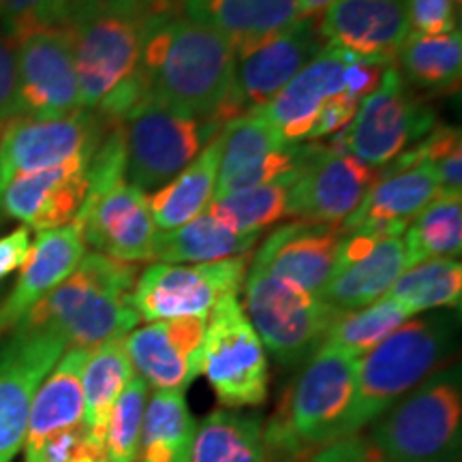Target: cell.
<instances>
[{"label": "cell", "mask_w": 462, "mask_h": 462, "mask_svg": "<svg viewBox=\"0 0 462 462\" xmlns=\"http://www.w3.org/2000/svg\"><path fill=\"white\" fill-rule=\"evenodd\" d=\"M338 0H298V15L300 20H315L328 7H332Z\"/></svg>", "instance_id": "obj_49"}, {"label": "cell", "mask_w": 462, "mask_h": 462, "mask_svg": "<svg viewBox=\"0 0 462 462\" xmlns=\"http://www.w3.org/2000/svg\"><path fill=\"white\" fill-rule=\"evenodd\" d=\"M246 317L274 360L304 364L323 345L338 310L276 276L248 268L245 281Z\"/></svg>", "instance_id": "obj_10"}, {"label": "cell", "mask_w": 462, "mask_h": 462, "mask_svg": "<svg viewBox=\"0 0 462 462\" xmlns=\"http://www.w3.org/2000/svg\"><path fill=\"white\" fill-rule=\"evenodd\" d=\"M86 3H99V5H142V7H148L150 14L154 11V5L157 0H71V9L75 5H86ZM71 14V11H69Z\"/></svg>", "instance_id": "obj_50"}, {"label": "cell", "mask_w": 462, "mask_h": 462, "mask_svg": "<svg viewBox=\"0 0 462 462\" xmlns=\"http://www.w3.org/2000/svg\"><path fill=\"white\" fill-rule=\"evenodd\" d=\"M125 143V180L140 190L165 187L210 143L223 125L143 99L118 123Z\"/></svg>", "instance_id": "obj_7"}, {"label": "cell", "mask_w": 462, "mask_h": 462, "mask_svg": "<svg viewBox=\"0 0 462 462\" xmlns=\"http://www.w3.org/2000/svg\"><path fill=\"white\" fill-rule=\"evenodd\" d=\"M180 14L227 39L236 56L279 37L300 20L298 0H182Z\"/></svg>", "instance_id": "obj_27"}, {"label": "cell", "mask_w": 462, "mask_h": 462, "mask_svg": "<svg viewBox=\"0 0 462 462\" xmlns=\"http://www.w3.org/2000/svg\"><path fill=\"white\" fill-rule=\"evenodd\" d=\"M409 268L439 257H458L462 248V193L439 190L404 229Z\"/></svg>", "instance_id": "obj_37"}, {"label": "cell", "mask_w": 462, "mask_h": 462, "mask_svg": "<svg viewBox=\"0 0 462 462\" xmlns=\"http://www.w3.org/2000/svg\"><path fill=\"white\" fill-rule=\"evenodd\" d=\"M398 71L420 90L435 95H452L460 88L462 37L449 34L409 32L396 56Z\"/></svg>", "instance_id": "obj_33"}, {"label": "cell", "mask_w": 462, "mask_h": 462, "mask_svg": "<svg viewBox=\"0 0 462 462\" xmlns=\"http://www.w3.org/2000/svg\"><path fill=\"white\" fill-rule=\"evenodd\" d=\"M198 374L229 411L262 407L268 398V356L238 296H225L208 313Z\"/></svg>", "instance_id": "obj_8"}, {"label": "cell", "mask_w": 462, "mask_h": 462, "mask_svg": "<svg viewBox=\"0 0 462 462\" xmlns=\"http://www.w3.org/2000/svg\"><path fill=\"white\" fill-rule=\"evenodd\" d=\"M458 28V5L454 0H409V32L449 34Z\"/></svg>", "instance_id": "obj_43"}, {"label": "cell", "mask_w": 462, "mask_h": 462, "mask_svg": "<svg viewBox=\"0 0 462 462\" xmlns=\"http://www.w3.org/2000/svg\"><path fill=\"white\" fill-rule=\"evenodd\" d=\"M300 143H287L262 112H246L223 126L215 199L273 182L296 171Z\"/></svg>", "instance_id": "obj_19"}, {"label": "cell", "mask_w": 462, "mask_h": 462, "mask_svg": "<svg viewBox=\"0 0 462 462\" xmlns=\"http://www.w3.org/2000/svg\"><path fill=\"white\" fill-rule=\"evenodd\" d=\"M20 116L17 101V71L11 45L0 42V129Z\"/></svg>", "instance_id": "obj_46"}, {"label": "cell", "mask_w": 462, "mask_h": 462, "mask_svg": "<svg viewBox=\"0 0 462 462\" xmlns=\"http://www.w3.org/2000/svg\"><path fill=\"white\" fill-rule=\"evenodd\" d=\"M109 129L90 109L54 120L17 116L0 129V184L17 173L50 170L69 161L92 157Z\"/></svg>", "instance_id": "obj_14"}, {"label": "cell", "mask_w": 462, "mask_h": 462, "mask_svg": "<svg viewBox=\"0 0 462 462\" xmlns=\"http://www.w3.org/2000/svg\"><path fill=\"white\" fill-rule=\"evenodd\" d=\"M90 349L69 346L51 368L32 398L26 426V456L42 448L45 439L56 432L79 426L84 420L82 374Z\"/></svg>", "instance_id": "obj_28"}, {"label": "cell", "mask_w": 462, "mask_h": 462, "mask_svg": "<svg viewBox=\"0 0 462 462\" xmlns=\"http://www.w3.org/2000/svg\"><path fill=\"white\" fill-rule=\"evenodd\" d=\"M373 462H381V460H377V458H373Z\"/></svg>", "instance_id": "obj_53"}, {"label": "cell", "mask_w": 462, "mask_h": 462, "mask_svg": "<svg viewBox=\"0 0 462 462\" xmlns=\"http://www.w3.org/2000/svg\"><path fill=\"white\" fill-rule=\"evenodd\" d=\"M420 161L435 173L439 189L449 193L462 190V137L460 129L449 125H435L424 140L413 146Z\"/></svg>", "instance_id": "obj_40"}, {"label": "cell", "mask_w": 462, "mask_h": 462, "mask_svg": "<svg viewBox=\"0 0 462 462\" xmlns=\"http://www.w3.org/2000/svg\"><path fill=\"white\" fill-rule=\"evenodd\" d=\"M385 298L409 315L435 309H458L462 298V265L454 257H439L411 265L398 276Z\"/></svg>", "instance_id": "obj_36"}, {"label": "cell", "mask_w": 462, "mask_h": 462, "mask_svg": "<svg viewBox=\"0 0 462 462\" xmlns=\"http://www.w3.org/2000/svg\"><path fill=\"white\" fill-rule=\"evenodd\" d=\"M24 462H106V454L92 446L84 426L60 430L42 443L32 456Z\"/></svg>", "instance_id": "obj_42"}, {"label": "cell", "mask_w": 462, "mask_h": 462, "mask_svg": "<svg viewBox=\"0 0 462 462\" xmlns=\"http://www.w3.org/2000/svg\"><path fill=\"white\" fill-rule=\"evenodd\" d=\"M357 357L321 345L281 396L262 426L268 462H309L321 448L338 441L356 396Z\"/></svg>", "instance_id": "obj_2"}, {"label": "cell", "mask_w": 462, "mask_h": 462, "mask_svg": "<svg viewBox=\"0 0 462 462\" xmlns=\"http://www.w3.org/2000/svg\"><path fill=\"white\" fill-rule=\"evenodd\" d=\"M246 273V255L210 263H152L137 276L131 306L146 321L208 317L225 296H238Z\"/></svg>", "instance_id": "obj_11"}, {"label": "cell", "mask_w": 462, "mask_h": 462, "mask_svg": "<svg viewBox=\"0 0 462 462\" xmlns=\"http://www.w3.org/2000/svg\"><path fill=\"white\" fill-rule=\"evenodd\" d=\"M189 462H268L262 420L229 409L206 415L195 432Z\"/></svg>", "instance_id": "obj_34"}, {"label": "cell", "mask_w": 462, "mask_h": 462, "mask_svg": "<svg viewBox=\"0 0 462 462\" xmlns=\"http://www.w3.org/2000/svg\"><path fill=\"white\" fill-rule=\"evenodd\" d=\"M435 173L420 161L413 146L379 170V180L368 190L362 206L340 225V234H368L392 238L404 234L409 223L439 193Z\"/></svg>", "instance_id": "obj_18"}, {"label": "cell", "mask_w": 462, "mask_h": 462, "mask_svg": "<svg viewBox=\"0 0 462 462\" xmlns=\"http://www.w3.org/2000/svg\"><path fill=\"white\" fill-rule=\"evenodd\" d=\"M357 106H360V101H357L356 97L346 95L345 90L338 92V95H334L332 99H328L321 106L319 114H317V120L313 125V131H310L309 135V142H315L326 135H334V133L345 129V126L354 120Z\"/></svg>", "instance_id": "obj_45"}, {"label": "cell", "mask_w": 462, "mask_h": 462, "mask_svg": "<svg viewBox=\"0 0 462 462\" xmlns=\"http://www.w3.org/2000/svg\"><path fill=\"white\" fill-rule=\"evenodd\" d=\"M435 125L432 107L407 90L398 67L392 65L385 69L377 88L360 101L354 120L334 133L328 148L371 167H385L424 140Z\"/></svg>", "instance_id": "obj_9"}, {"label": "cell", "mask_w": 462, "mask_h": 462, "mask_svg": "<svg viewBox=\"0 0 462 462\" xmlns=\"http://www.w3.org/2000/svg\"><path fill=\"white\" fill-rule=\"evenodd\" d=\"M86 246L123 263L154 262L161 231L154 225L146 193L126 180L116 182L97 199L84 201L73 218Z\"/></svg>", "instance_id": "obj_17"}, {"label": "cell", "mask_w": 462, "mask_h": 462, "mask_svg": "<svg viewBox=\"0 0 462 462\" xmlns=\"http://www.w3.org/2000/svg\"><path fill=\"white\" fill-rule=\"evenodd\" d=\"M133 379V364L126 354L125 337L112 338L90 349L82 374L84 420L82 426L92 446L106 454V429L109 413Z\"/></svg>", "instance_id": "obj_30"}, {"label": "cell", "mask_w": 462, "mask_h": 462, "mask_svg": "<svg viewBox=\"0 0 462 462\" xmlns=\"http://www.w3.org/2000/svg\"><path fill=\"white\" fill-rule=\"evenodd\" d=\"M198 421L184 392L157 390L143 415L135 462H189Z\"/></svg>", "instance_id": "obj_31"}, {"label": "cell", "mask_w": 462, "mask_h": 462, "mask_svg": "<svg viewBox=\"0 0 462 462\" xmlns=\"http://www.w3.org/2000/svg\"><path fill=\"white\" fill-rule=\"evenodd\" d=\"M454 3H456V5H458V7H460V0H454Z\"/></svg>", "instance_id": "obj_51"}, {"label": "cell", "mask_w": 462, "mask_h": 462, "mask_svg": "<svg viewBox=\"0 0 462 462\" xmlns=\"http://www.w3.org/2000/svg\"><path fill=\"white\" fill-rule=\"evenodd\" d=\"M345 51L323 48L262 112L287 143L309 140L323 103L343 92Z\"/></svg>", "instance_id": "obj_26"}, {"label": "cell", "mask_w": 462, "mask_h": 462, "mask_svg": "<svg viewBox=\"0 0 462 462\" xmlns=\"http://www.w3.org/2000/svg\"><path fill=\"white\" fill-rule=\"evenodd\" d=\"M86 255L82 227L71 221L65 227L39 231L14 291L0 304V337L14 332L32 306L39 304L78 268Z\"/></svg>", "instance_id": "obj_25"}, {"label": "cell", "mask_w": 462, "mask_h": 462, "mask_svg": "<svg viewBox=\"0 0 462 462\" xmlns=\"http://www.w3.org/2000/svg\"><path fill=\"white\" fill-rule=\"evenodd\" d=\"M140 270L101 253L84 255L78 268L34 304L20 326L56 332L69 346L95 349L123 338L140 323L131 306V291Z\"/></svg>", "instance_id": "obj_3"}, {"label": "cell", "mask_w": 462, "mask_h": 462, "mask_svg": "<svg viewBox=\"0 0 462 462\" xmlns=\"http://www.w3.org/2000/svg\"><path fill=\"white\" fill-rule=\"evenodd\" d=\"M150 9L142 5H75L65 26L71 32L79 103L95 112L140 71Z\"/></svg>", "instance_id": "obj_6"}, {"label": "cell", "mask_w": 462, "mask_h": 462, "mask_svg": "<svg viewBox=\"0 0 462 462\" xmlns=\"http://www.w3.org/2000/svg\"><path fill=\"white\" fill-rule=\"evenodd\" d=\"M223 131L165 187L150 198V212L159 231H173L198 218L215 199Z\"/></svg>", "instance_id": "obj_29"}, {"label": "cell", "mask_w": 462, "mask_h": 462, "mask_svg": "<svg viewBox=\"0 0 462 462\" xmlns=\"http://www.w3.org/2000/svg\"><path fill=\"white\" fill-rule=\"evenodd\" d=\"M71 0H0V24L9 34L65 24Z\"/></svg>", "instance_id": "obj_41"}, {"label": "cell", "mask_w": 462, "mask_h": 462, "mask_svg": "<svg viewBox=\"0 0 462 462\" xmlns=\"http://www.w3.org/2000/svg\"><path fill=\"white\" fill-rule=\"evenodd\" d=\"M309 462H373V454L366 439L351 435L321 448Z\"/></svg>", "instance_id": "obj_48"}, {"label": "cell", "mask_w": 462, "mask_h": 462, "mask_svg": "<svg viewBox=\"0 0 462 462\" xmlns=\"http://www.w3.org/2000/svg\"><path fill=\"white\" fill-rule=\"evenodd\" d=\"M206 317L152 321L126 334L125 346L146 383L165 392H184L198 377Z\"/></svg>", "instance_id": "obj_24"}, {"label": "cell", "mask_w": 462, "mask_h": 462, "mask_svg": "<svg viewBox=\"0 0 462 462\" xmlns=\"http://www.w3.org/2000/svg\"><path fill=\"white\" fill-rule=\"evenodd\" d=\"M379 170L328 146L300 143V165L289 189L287 217L340 227L366 199L379 180Z\"/></svg>", "instance_id": "obj_13"}, {"label": "cell", "mask_w": 462, "mask_h": 462, "mask_svg": "<svg viewBox=\"0 0 462 462\" xmlns=\"http://www.w3.org/2000/svg\"><path fill=\"white\" fill-rule=\"evenodd\" d=\"M317 28L328 48L396 65L409 34V0H338L323 11Z\"/></svg>", "instance_id": "obj_23"}, {"label": "cell", "mask_w": 462, "mask_h": 462, "mask_svg": "<svg viewBox=\"0 0 462 462\" xmlns=\"http://www.w3.org/2000/svg\"><path fill=\"white\" fill-rule=\"evenodd\" d=\"M456 326L449 315L404 321L357 362L356 396L338 439L357 435L424 383L452 356Z\"/></svg>", "instance_id": "obj_4"}, {"label": "cell", "mask_w": 462, "mask_h": 462, "mask_svg": "<svg viewBox=\"0 0 462 462\" xmlns=\"http://www.w3.org/2000/svg\"><path fill=\"white\" fill-rule=\"evenodd\" d=\"M407 268V248L401 236L374 238L368 234H343L337 265L321 300L338 313L364 309L385 298Z\"/></svg>", "instance_id": "obj_20"}, {"label": "cell", "mask_w": 462, "mask_h": 462, "mask_svg": "<svg viewBox=\"0 0 462 462\" xmlns=\"http://www.w3.org/2000/svg\"><path fill=\"white\" fill-rule=\"evenodd\" d=\"M236 51L217 31L184 15H150L140 75L150 99L223 123L234 84Z\"/></svg>", "instance_id": "obj_1"}, {"label": "cell", "mask_w": 462, "mask_h": 462, "mask_svg": "<svg viewBox=\"0 0 462 462\" xmlns=\"http://www.w3.org/2000/svg\"><path fill=\"white\" fill-rule=\"evenodd\" d=\"M366 439L381 462H452L460 448V368L432 373L379 420Z\"/></svg>", "instance_id": "obj_5"}, {"label": "cell", "mask_w": 462, "mask_h": 462, "mask_svg": "<svg viewBox=\"0 0 462 462\" xmlns=\"http://www.w3.org/2000/svg\"><path fill=\"white\" fill-rule=\"evenodd\" d=\"M31 229L24 227V225L0 236V281L7 279L15 270H22V265L28 259V253H31Z\"/></svg>", "instance_id": "obj_47"}, {"label": "cell", "mask_w": 462, "mask_h": 462, "mask_svg": "<svg viewBox=\"0 0 462 462\" xmlns=\"http://www.w3.org/2000/svg\"><path fill=\"white\" fill-rule=\"evenodd\" d=\"M0 195H3V184H0Z\"/></svg>", "instance_id": "obj_52"}, {"label": "cell", "mask_w": 462, "mask_h": 462, "mask_svg": "<svg viewBox=\"0 0 462 462\" xmlns=\"http://www.w3.org/2000/svg\"><path fill=\"white\" fill-rule=\"evenodd\" d=\"M65 349L56 332L28 326H17L0 346V462L20 452L32 398Z\"/></svg>", "instance_id": "obj_15"}, {"label": "cell", "mask_w": 462, "mask_h": 462, "mask_svg": "<svg viewBox=\"0 0 462 462\" xmlns=\"http://www.w3.org/2000/svg\"><path fill=\"white\" fill-rule=\"evenodd\" d=\"M388 67H392V62L381 60V58L357 56L351 54V51H345L343 90L346 95L356 97L357 101L366 99V97L377 88Z\"/></svg>", "instance_id": "obj_44"}, {"label": "cell", "mask_w": 462, "mask_h": 462, "mask_svg": "<svg viewBox=\"0 0 462 462\" xmlns=\"http://www.w3.org/2000/svg\"><path fill=\"white\" fill-rule=\"evenodd\" d=\"M90 159L82 157L50 170L17 173L3 189L0 212L24 223L28 229L65 227L84 206Z\"/></svg>", "instance_id": "obj_21"}, {"label": "cell", "mask_w": 462, "mask_h": 462, "mask_svg": "<svg viewBox=\"0 0 462 462\" xmlns=\"http://www.w3.org/2000/svg\"><path fill=\"white\" fill-rule=\"evenodd\" d=\"M326 48L315 20L291 28L236 56L234 84L223 109V123L268 106L319 51Z\"/></svg>", "instance_id": "obj_16"}, {"label": "cell", "mask_w": 462, "mask_h": 462, "mask_svg": "<svg viewBox=\"0 0 462 462\" xmlns=\"http://www.w3.org/2000/svg\"><path fill=\"white\" fill-rule=\"evenodd\" d=\"M263 234H234L208 212L173 231H161L154 259L163 263H210L245 257Z\"/></svg>", "instance_id": "obj_32"}, {"label": "cell", "mask_w": 462, "mask_h": 462, "mask_svg": "<svg viewBox=\"0 0 462 462\" xmlns=\"http://www.w3.org/2000/svg\"><path fill=\"white\" fill-rule=\"evenodd\" d=\"M340 240L343 234L332 225L306 221L281 225L265 236L248 268L321 298L337 265Z\"/></svg>", "instance_id": "obj_22"}, {"label": "cell", "mask_w": 462, "mask_h": 462, "mask_svg": "<svg viewBox=\"0 0 462 462\" xmlns=\"http://www.w3.org/2000/svg\"><path fill=\"white\" fill-rule=\"evenodd\" d=\"M20 116L65 118L82 109L71 32L65 24L37 26L11 34Z\"/></svg>", "instance_id": "obj_12"}, {"label": "cell", "mask_w": 462, "mask_h": 462, "mask_svg": "<svg viewBox=\"0 0 462 462\" xmlns=\"http://www.w3.org/2000/svg\"><path fill=\"white\" fill-rule=\"evenodd\" d=\"M293 176L296 171L276 178L273 182L212 199L206 212L234 234H263V229L287 217L289 189H291Z\"/></svg>", "instance_id": "obj_35"}, {"label": "cell", "mask_w": 462, "mask_h": 462, "mask_svg": "<svg viewBox=\"0 0 462 462\" xmlns=\"http://www.w3.org/2000/svg\"><path fill=\"white\" fill-rule=\"evenodd\" d=\"M409 319L411 315L402 306L381 298L364 309L338 313L323 338V345L337 346L343 354L360 360Z\"/></svg>", "instance_id": "obj_38"}, {"label": "cell", "mask_w": 462, "mask_h": 462, "mask_svg": "<svg viewBox=\"0 0 462 462\" xmlns=\"http://www.w3.org/2000/svg\"><path fill=\"white\" fill-rule=\"evenodd\" d=\"M146 407L148 383L142 377H133L109 413L106 429V462H135Z\"/></svg>", "instance_id": "obj_39"}]
</instances>
